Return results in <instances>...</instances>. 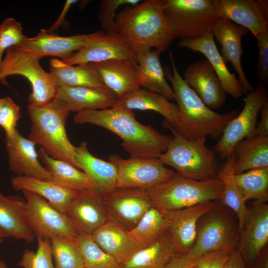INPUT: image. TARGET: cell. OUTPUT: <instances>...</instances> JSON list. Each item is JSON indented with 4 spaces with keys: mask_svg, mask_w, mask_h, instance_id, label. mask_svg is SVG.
Masks as SVG:
<instances>
[{
    "mask_svg": "<svg viewBox=\"0 0 268 268\" xmlns=\"http://www.w3.org/2000/svg\"><path fill=\"white\" fill-rule=\"evenodd\" d=\"M73 120L77 124L99 126L116 134L132 158H159L167 149L171 137L139 123L133 111L117 104L107 109L77 112Z\"/></svg>",
    "mask_w": 268,
    "mask_h": 268,
    "instance_id": "6da1fadb",
    "label": "cell"
},
{
    "mask_svg": "<svg viewBox=\"0 0 268 268\" xmlns=\"http://www.w3.org/2000/svg\"><path fill=\"white\" fill-rule=\"evenodd\" d=\"M115 29L134 54L153 48L162 53L175 39L163 11V0L124 6L117 13Z\"/></svg>",
    "mask_w": 268,
    "mask_h": 268,
    "instance_id": "7a4b0ae2",
    "label": "cell"
},
{
    "mask_svg": "<svg viewBox=\"0 0 268 268\" xmlns=\"http://www.w3.org/2000/svg\"><path fill=\"white\" fill-rule=\"evenodd\" d=\"M169 55L171 68L165 66L163 69L172 85L180 113L179 133L189 139L207 136L219 139L225 126L239 112V109L220 114L207 107L181 76L171 51Z\"/></svg>",
    "mask_w": 268,
    "mask_h": 268,
    "instance_id": "3957f363",
    "label": "cell"
},
{
    "mask_svg": "<svg viewBox=\"0 0 268 268\" xmlns=\"http://www.w3.org/2000/svg\"><path fill=\"white\" fill-rule=\"evenodd\" d=\"M31 121L28 138L41 146L52 157L67 162L75 167L74 146L67 135L66 125L70 112L53 99L41 106L28 105Z\"/></svg>",
    "mask_w": 268,
    "mask_h": 268,
    "instance_id": "277c9868",
    "label": "cell"
},
{
    "mask_svg": "<svg viewBox=\"0 0 268 268\" xmlns=\"http://www.w3.org/2000/svg\"><path fill=\"white\" fill-rule=\"evenodd\" d=\"M223 187V183L217 177L200 181L175 172L167 180L146 190L152 206L166 212L220 201Z\"/></svg>",
    "mask_w": 268,
    "mask_h": 268,
    "instance_id": "5b68a950",
    "label": "cell"
},
{
    "mask_svg": "<svg viewBox=\"0 0 268 268\" xmlns=\"http://www.w3.org/2000/svg\"><path fill=\"white\" fill-rule=\"evenodd\" d=\"M163 127L172 133L166 151L159 159L165 165L174 168L179 175L191 179L206 180L217 177L213 149L205 145L206 138L189 139L164 121Z\"/></svg>",
    "mask_w": 268,
    "mask_h": 268,
    "instance_id": "8992f818",
    "label": "cell"
},
{
    "mask_svg": "<svg viewBox=\"0 0 268 268\" xmlns=\"http://www.w3.org/2000/svg\"><path fill=\"white\" fill-rule=\"evenodd\" d=\"M163 3L175 39L200 37L211 30L216 19L212 0H163Z\"/></svg>",
    "mask_w": 268,
    "mask_h": 268,
    "instance_id": "52a82bcc",
    "label": "cell"
},
{
    "mask_svg": "<svg viewBox=\"0 0 268 268\" xmlns=\"http://www.w3.org/2000/svg\"><path fill=\"white\" fill-rule=\"evenodd\" d=\"M0 68L3 79L19 75L30 82L32 91L28 96L29 105L41 106L55 98L58 87L50 72L41 66L39 59L34 55L12 47L6 50Z\"/></svg>",
    "mask_w": 268,
    "mask_h": 268,
    "instance_id": "ba28073f",
    "label": "cell"
},
{
    "mask_svg": "<svg viewBox=\"0 0 268 268\" xmlns=\"http://www.w3.org/2000/svg\"><path fill=\"white\" fill-rule=\"evenodd\" d=\"M238 225L232 214L218 203L200 219L195 243L187 254L198 260L226 246L235 247L238 242Z\"/></svg>",
    "mask_w": 268,
    "mask_h": 268,
    "instance_id": "9c48e42d",
    "label": "cell"
},
{
    "mask_svg": "<svg viewBox=\"0 0 268 268\" xmlns=\"http://www.w3.org/2000/svg\"><path fill=\"white\" fill-rule=\"evenodd\" d=\"M268 101V93L262 84L247 94L240 112L227 124L213 150L222 159L233 154L235 145L241 140L254 135L258 115Z\"/></svg>",
    "mask_w": 268,
    "mask_h": 268,
    "instance_id": "30bf717a",
    "label": "cell"
},
{
    "mask_svg": "<svg viewBox=\"0 0 268 268\" xmlns=\"http://www.w3.org/2000/svg\"><path fill=\"white\" fill-rule=\"evenodd\" d=\"M22 192L26 202L28 221L36 237L50 240L59 237L77 238L79 232L65 213L33 193Z\"/></svg>",
    "mask_w": 268,
    "mask_h": 268,
    "instance_id": "8fae6325",
    "label": "cell"
},
{
    "mask_svg": "<svg viewBox=\"0 0 268 268\" xmlns=\"http://www.w3.org/2000/svg\"><path fill=\"white\" fill-rule=\"evenodd\" d=\"M108 159L117 169L116 188L147 190L167 180L175 173L166 167L159 158L125 159L113 154Z\"/></svg>",
    "mask_w": 268,
    "mask_h": 268,
    "instance_id": "7c38bea8",
    "label": "cell"
},
{
    "mask_svg": "<svg viewBox=\"0 0 268 268\" xmlns=\"http://www.w3.org/2000/svg\"><path fill=\"white\" fill-rule=\"evenodd\" d=\"M100 195L108 219L128 231L132 229L152 207L144 189L115 188Z\"/></svg>",
    "mask_w": 268,
    "mask_h": 268,
    "instance_id": "4fadbf2b",
    "label": "cell"
},
{
    "mask_svg": "<svg viewBox=\"0 0 268 268\" xmlns=\"http://www.w3.org/2000/svg\"><path fill=\"white\" fill-rule=\"evenodd\" d=\"M101 31L89 34H78L68 36L57 35L41 29L33 37H26L22 44L15 48L31 54L39 60L52 56L65 60L89 43Z\"/></svg>",
    "mask_w": 268,
    "mask_h": 268,
    "instance_id": "5bb4252c",
    "label": "cell"
},
{
    "mask_svg": "<svg viewBox=\"0 0 268 268\" xmlns=\"http://www.w3.org/2000/svg\"><path fill=\"white\" fill-rule=\"evenodd\" d=\"M218 201L202 202L189 207L164 212L169 233L177 254H186L192 248L197 236L200 219L215 207Z\"/></svg>",
    "mask_w": 268,
    "mask_h": 268,
    "instance_id": "9a60e30c",
    "label": "cell"
},
{
    "mask_svg": "<svg viewBox=\"0 0 268 268\" xmlns=\"http://www.w3.org/2000/svg\"><path fill=\"white\" fill-rule=\"evenodd\" d=\"M115 59L136 63L135 54L119 34L106 33L102 30L89 43L69 58L62 61L67 65L75 66Z\"/></svg>",
    "mask_w": 268,
    "mask_h": 268,
    "instance_id": "2e32d148",
    "label": "cell"
},
{
    "mask_svg": "<svg viewBox=\"0 0 268 268\" xmlns=\"http://www.w3.org/2000/svg\"><path fill=\"white\" fill-rule=\"evenodd\" d=\"M10 170L16 176L51 180V176L40 161L36 144L17 130L4 140Z\"/></svg>",
    "mask_w": 268,
    "mask_h": 268,
    "instance_id": "e0dca14e",
    "label": "cell"
},
{
    "mask_svg": "<svg viewBox=\"0 0 268 268\" xmlns=\"http://www.w3.org/2000/svg\"><path fill=\"white\" fill-rule=\"evenodd\" d=\"M211 31L221 45V55L224 62L230 63L238 74L244 93L253 91L254 88L244 72L241 60L243 55L242 38L247 34V29L227 19L216 17Z\"/></svg>",
    "mask_w": 268,
    "mask_h": 268,
    "instance_id": "ac0fdd59",
    "label": "cell"
},
{
    "mask_svg": "<svg viewBox=\"0 0 268 268\" xmlns=\"http://www.w3.org/2000/svg\"><path fill=\"white\" fill-rule=\"evenodd\" d=\"M183 79L210 109H219L225 103L226 93L208 60L191 64L186 68Z\"/></svg>",
    "mask_w": 268,
    "mask_h": 268,
    "instance_id": "d6986e66",
    "label": "cell"
},
{
    "mask_svg": "<svg viewBox=\"0 0 268 268\" xmlns=\"http://www.w3.org/2000/svg\"><path fill=\"white\" fill-rule=\"evenodd\" d=\"M238 239V250L245 263L253 265L268 242V205L256 202Z\"/></svg>",
    "mask_w": 268,
    "mask_h": 268,
    "instance_id": "ffe728a7",
    "label": "cell"
},
{
    "mask_svg": "<svg viewBox=\"0 0 268 268\" xmlns=\"http://www.w3.org/2000/svg\"><path fill=\"white\" fill-rule=\"evenodd\" d=\"M177 46L185 48L203 55L213 67L226 94L237 99L244 93L235 74L231 73L216 46L211 30L195 39L180 40Z\"/></svg>",
    "mask_w": 268,
    "mask_h": 268,
    "instance_id": "44dd1931",
    "label": "cell"
},
{
    "mask_svg": "<svg viewBox=\"0 0 268 268\" xmlns=\"http://www.w3.org/2000/svg\"><path fill=\"white\" fill-rule=\"evenodd\" d=\"M66 214L79 233L89 235L108 220L100 195L96 189L80 191Z\"/></svg>",
    "mask_w": 268,
    "mask_h": 268,
    "instance_id": "7402d4cb",
    "label": "cell"
},
{
    "mask_svg": "<svg viewBox=\"0 0 268 268\" xmlns=\"http://www.w3.org/2000/svg\"><path fill=\"white\" fill-rule=\"evenodd\" d=\"M91 64L105 87L117 98L141 87L136 63L115 59Z\"/></svg>",
    "mask_w": 268,
    "mask_h": 268,
    "instance_id": "603a6c76",
    "label": "cell"
},
{
    "mask_svg": "<svg viewBox=\"0 0 268 268\" xmlns=\"http://www.w3.org/2000/svg\"><path fill=\"white\" fill-rule=\"evenodd\" d=\"M216 17L227 19L255 36L268 28V19L257 0H212Z\"/></svg>",
    "mask_w": 268,
    "mask_h": 268,
    "instance_id": "cb8c5ba5",
    "label": "cell"
},
{
    "mask_svg": "<svg viewBox=\"0 0 268 268\" xmlns=\"http://www.w3.org/2000/svg\"><path fill=\"white\" fill-rule=\"evenodd\" d=\"M117 97L110 91L88 87H58L54 100L70 112L111 108Z\"/></svg>",
    "mask_w": 268,
    "mask_h": 268,
    "instance_id": "d4e9b609",
    "label": "cell"
},
{
    "mask_svg": "<svg viewBox=\"0 0 268 268\" xmlns=\"http://www.w3.org/2000/svg\"><path fill=\"white\" fill-rule=\"evenodd\" d=\"M116 104L131 110L153 111L161 115L165 122L179 133L180 115L176 104L170 102L163 96L140 87L129 92L117 99Z\"/></svg>",
    "mask_w": 268,
    "mask_h": 268,
    "instance_id": "484cf974",
    "label": "cell"
},
{
    "mask_svg": "<svg viewBox=\"0 0 268 268\" xmlns=\"http://www.w3.org/2000/svg\"><path fill=\"white\" fill-rule=\"evenodd\" d=\"M233 156L222 169L237 174L249 170L268 167V136L253 135L239 141L233 149Z\"/></svg>",
    "mask_w": 268,
    "mask_h": 268,
    "instance_id": "4316f807",
    "label": "cell"
},
{
    "mask_svg": "<svg viewBox=\"0 0 268 268\" xmlns=\"http://www.w3.org/2000/svg\"><path fill=\"white\" fill-rule=\"evenodd\" d=\"M94 241L121 265L142 248L128 231L108 219L91 235Z\"/></svg>",
    "mask_w": 268,
    "mask_h": 268,
    "instance_id": "83f0119b",
    "label": "cell"
},
{
    "mask_svg": "<svg viewBox=\"0 0 268 268\" xmlns=\"http://www.w3.org/2000/svg\"><path fill=\"white\" fill-rule=\"evenodd\" d=\"M0 228L7 238L33 242L36 236L27 217L26 202L18 196H5L0 191Z\"/></svg>",
    "mask_w": 268,
    "mask_h": 268,
    "instance_id": "f1b7e54d",
    "label": "cell"
},
{
    "mask_svg": "<svg viewBox=\"0 0 268 268\" xmlns=\"http://www.w3.org/2000/svg\"><path fill=\"white\" fill-rule=\"evenodd\" d=\"M11 185L15 191H28L38 195L56 209L65 213L80 192L65 188L51 181L23 176L12 177Z\"/></svg>",
    "mask_w": 268,
    "mask_h": 268,
    "instance_id": "f546056e",
    "label": "cell"
},
{
    "mask_svg": "<svg viewBox=\"0 0 268 268\" xmlns=\"http://www.w3.org/2000/svg\"><path fill=\"white\" fill-rule=\"evenodd\" d=\"M161 53L156 49H151L138 51L135 55L141 87L170 101L174 99V94L160 63Z\"/></svg>",
    "mask_w": 268,
    "mask_h": 268,
    "instance_id": "4dcf8cb0",
    "label": "cell"
},
{
    "mask_svg": "<svg viewBox=\"0 0 268 268\" xmlns=\"http://www.w3.org/2000/svg\"><path fill=\"white\" fill-rule=\"evenodd\" d=\"M75 151L78 168L91 178L100 194L116 187L117 169L113 164L93 155L88 150L86 141L75 146Z\"/></svg>",
    "mask_w": 268,
    "mask_h": 268,
    "instance_id": "1f68e13d",
    "label": "cell"
},
{
    "mask_svg": "<svg viewBox=\"0 0 268 268\" xmlns=\"http://www.w3.org/2000/svg\"><path fill=\"white\" fill-rule=\"evenodd\" d=\"M38 154L40 161L51 176V181L77 191L96 189L93 180L80 169L67 162L52 157L41 147Z\"/></svg>",
    "mask_w": 268,
    "mask_h": 268,
    "instance_id": "d6a6232c",
    "label": "cell"
},
{
    "mask_svg": "<svg viewBox=\"0 0 268 268\" xmlns=\"http://www.w3.org/2000/svg\"><path fill=\"white\" fill-rule=\"evenodd\" d=\"M50 69L58 87H88L108 90L91 64L72 66L53 58L50 61Z\"/></svg>",
    "mask_w": 268,
    "mask_h": 268,
    "instance_id": "836d02e7",
    "label": "cell"
},
{
    "mask_svg": "<svg viewBox=\"0 0 268 268\" xmlns=\"http://www.w3.org/2000/svg\"><path fill=\"white\" fill-rule=\"evenodd\" d=\"M217 177L224 184L235 186L249 200L266 202L268 199V167L253 169L232 174L217 171Z\"/></svg>",
    "mask_w": 268,
    "mask_h": 268,
    "instance_id": "e575fe53",
    "label": "cell"
},
{
    "mask_svg": "<svg viewBox=\"0 0 268 268\" xmlns=\"http://www.w3.org/2000/svg\"><path fill=\"white\" fill-rule=\"evenodd\" d=\"M175 254L167 232L156 240L139 249L120 265L119 268H162Z\"/></svg>",
    "mask_w": 268,
    "mask_h": 268,
    "instance_id": "d590c367",
    "label": "cell"
},
{
    "mask_svg": "<svg viewBox=\"0 0 268 268\" xmlns=\"http://www.w3.org/2000/svg\"><path fill=\"white\" fill-rule=\"evenodd\" d=\"M167 229L165 213L152 206L129 232L135 240L144 246L158 239L167 232Z\"/></svg>",
    "mask_w": 268,
    "mask_h": 268,
    "instance_id": "8d00e7d4",
    "label": "cell"
},
{
    "mask_svg": "<svg viewBox=\"0 0 268 268\" xmlns=\"http://www.w3.org/2000/svg\"><path fill=\"white\" fill-rule=\"evenodd\" d=\"M50 241L55 268H85L76 238L59 237Z\"/></svg>",
    "mask_w": 268,
    "mask_h": 268,
    "instance_id": "74e56055",
    "label": "cell"
},
{
    "mask_svg": "<svg viewBox=\"0 0 268 268\" xmlns=\"http://www.w3.org/2000/svg\"><path fill=\"white\" fill-rule=\"evenodd\" d=\"M76 241L85 268H120L119 263L98 246L91 235L79 233Z\"/></svg>",
    "mask_w": 268,
    "mask_h": 268,
    "instance_id": "f35d334b",
    "label": "cell"
},
{
    "mask_svg": "<svg viewBox=\"0 0 268 268\" xmlns=\"http://www.w3.org/2000/svg\"><path fill=\"white\" fill-rule=\"evenodd\" d=\"M247 201L246 197L237 187L224 184L222 197L219 201L235 213L239 233L244 229L251 214V210L246 204Z\"/></svg>",
    "mask_w": 268,
    "mask_h": 268,
    "instance_id": "ab89813d",
    "label": "cell"
},
{
    "mask_svg": "<svg viewBox=\"0 0 268 268\" xmlns=\"http://www.w3.org/2000/svg\"><path fill=\"white\" fill-rule=\"evenodd\" d=\"M36 252L25 250L19 265L22 268H55L51 253V241L39 237Z\"/></svg>",
    "mask_w": 268,
    "mask_h": 268,
    "instance_id": "60d3db41",
    "label": "cell"
},
{
    "mask_svg": "<svg viewBox=\"0 0 268 268\" xmlns=\"http://www.w3.org/2000/svg\"><path fill=\"white\" fill-rule=\"evenodd\" d=\"M140 0H103L100 2L98 11V19L106 33H116L115 19L119 9L126 5H134Z\"/></svg>",
    "mask_w": 268,
    "mask_h": 268,
    "instance_id": "b9f144b4",
    "label": "cell"
},
{
    "mask_svg": "<svg viewBox=\"0 0 268 268\" xmlns=\"http://www.w3.org/2000/svg\"><path fill=\"white\" fill-rule=\"evenodd\" d=\"M26 37L21 24L13 18H6L0 24V49L4 51L19 46Z\"/></svg>",
    "mask_w": 268,
    "mask_h": 268,
    "instance_id": "7bdbcfd3",
    "label": "cell"
},
{
    "mask_svg": "<svg viewBox=\"0 0 268 268\" xmlns=\"http://www.w3.org/2000/svg\"><path fill=\"white\" fill-rule=\"evenodd\" d=\"M20 116L19 106L11 98L4 97L0 110V126L5 131V135L10 136L14 134Z\"/></svg>",
    "mask_w": 268,
    "mask_h": 268,
    "instance_id": "ee69618b",
    "label": "cell"
},
{
    "mask_svg": "<svg viewBox=\"0 0 268 268\" xmlns=\"http://www.w3.org/2000/svg\"><path fill=\"white\" fill-rule=\"evenodd\" d=\"M234 250L235 247L229 245L206 253L198 259L194 268H223Z\"/></svg>",
    "mask_w": 268,
    "mask_h": 268,
    "instance_id": "f6af8a7d",
    "label": "cell"
},
{
    "mask_svg": "<svg viewBox=\"0 0 268 268\" xmlns=\"http://www.w3.org/2000/svg\"><path fill=\"white\" fill-rule=\"evenodd\" d=\"M258 55L257 77L262 83L268 81V28L255 36Z\"/></svg>",
    "mask_w": 268,
    "mask_h": 268,
    "instance_id": "bcb514c9",
    "label": "cell"
},
{
    "mask_svg": "<svg viewBox=\"0 0 268 268\" xmlns=\"http://www.w3.org/2000/svg\"><path fill=\"white\" fill-rule=\"evenodd\" d=\"M198 260L190 258L187 253L175 254L162 268H192L195 267Z\"/></svg>",
    "mask_w": 268,
    "mask_h": 268,
    "instance_id": "7dc6e473",
    "label": "cell"
},
{
    "mask_svg": "<svg viewBox=\"0 0 268 268\" xmlns=\"http://www.w3.org/2000/svg\"><path fill=\"white\" fill-rule=\"evenodd\" d=\"M260 113L261 120L253 135L268 136V101L264 104Z\"/></svg>",
    "mask_w": 268,
    "mask_h": 268,
    "instance_id": "c3c4849f",
    "label": "cell"
},
{
    "mask_svg": "<svg viewBox=\"0 0 268 268\" xmlns=\"http://www.w3.org/2000/svg\"><path fill=\"white\" fill-rule=\"evenodd\" d=\"M223 268H247L242 255L238 250L233 252Z\"/></svg>",
    "mask_w": 268,
    "mask_h": 268,
    "instance_id": "681fc988",
    "label": "cell"
},
{
    "mask_svg": "<svg viewBox=\"0 0 268 268\" xmlns=\"http://www.w3.org/2000/svg\"><path fill=\"white\" fill-rule=\"evenodd\" d=\"M77 0H66L63 9L59 15L58 18L54 23V24L46 31L49 33H54V32L58 29L64 22L66 16L71 7V5L76 3Z\"/></svg>",
    "mask_w": 268,
    "mask_h": 268,
    "instance_id": "f907efd6",
    "label": "cell"
},
{
    "mask_svg": "<svg viewBox=\"0 0 268 268\" xmlns=\"http://www.w3.org/2000/svg\"><path fill=\"white\" fill-rule=\"evenodd\" d=\"M265 16L268 19V1L267 0H257Z\"/></svg>",
    "mask_w": 268,
    "mask_h": 268,
    "instance_id": "816d5d0a",
    "label": "cell"
},
{
    "mask_svg": "<svg viewBox=\"0 0 268 268\" xmlns=\"http://www.w3.org/2000/svg\"><path fill=\"white\" fill-rule=\"evenodd\" d=\"M5 238H7L6 234L0 228V244L3 242Z\"/></svg>",
    "mask_w": 268,
    "mask_h": 268,
    "instance_id": "f5cc1de1",
    "label": "cell"
},
{
    "mask_svg": "<svg viewBox=\"0 0 268 268\" xmlns=\"http://www.w3.org/2000/svg\"><path fill=\"white\" fill-rule=\"evenodd\" d=\"M0 268H7L6 263L1 260H0Z\"/></svg>",
    "mask_w": 268,
    "mask_h": 268,
    "instance_id": "db71d44e",
    "label": "cell"
},
{
    "mask_svg": "<svg viewBox=\"0 0 268 268\" xmlns=\"http://www.w3.org/2000/svg\"><path fill=\"white\" fill-rule=\"evenodd\" d=\"M4 51L0 49V66L1 65L2 62V55L4 53Z\"/></svg>",
    "mask_w": 268,
    "mask_h": 268,
    "instance_id": "11a10c76",
    "label": "cell"
},
{
    "mask_svg": "<svg viewBox=\"0 0 268 268\" xmlns=\"http://www.w3.org/2000/svg\"><path fill=\"white\" fill-rule=\"evenodd\" d=\"M3 102H4V98H0V110L3 105Z\"/></svg>",
    "mask_w": 268,
    "mask_h": 268,
    "instance_id": "9f6ffc18",
    "label": "cell"
},
{
    "mask_svg": "<svg viewBox=\"0 0 268 268\" xmlns=\"http://www.w3.org/2000/svg\"><path fill=\"white\" fill-rule=\"evenodd\" d=\"M268 267H264V266H262V267H252L251 268H267Z\"/></svg>",
    "mask_w": 268,
    "mask_h": 268,
    "instance_id": "6f0895ef",
    "label": "cell"
},
{
    "mask_svg": "<svg viewBox=\"0 0 268 268\" xmlns=\"http://www.w3.org/2000/svg\"><path fill=\"white\" fill-rule=\"evenodd\" d=\"M0 80H3L2 72L0 70Z\"/></svg>",
    "mask_w": 268,
    "mask_h": 268,
    "instance_id": "680465c9",
    "label": "cell"
},
{
    "mask_svg": "<svg viewBox=\"0 0 268 268\" xmlns=\"http://www.w3.org/2000/svg\"><path fill=\"white\" fill-rule=\"evenodd\" d=\"M194 268V267H193V268Z\"/></svg>",
    "mask_w": 268,
    "mask_h": 268,
    "instance_id": "91938a15",
    "label": "cell"
}]
</instances>
